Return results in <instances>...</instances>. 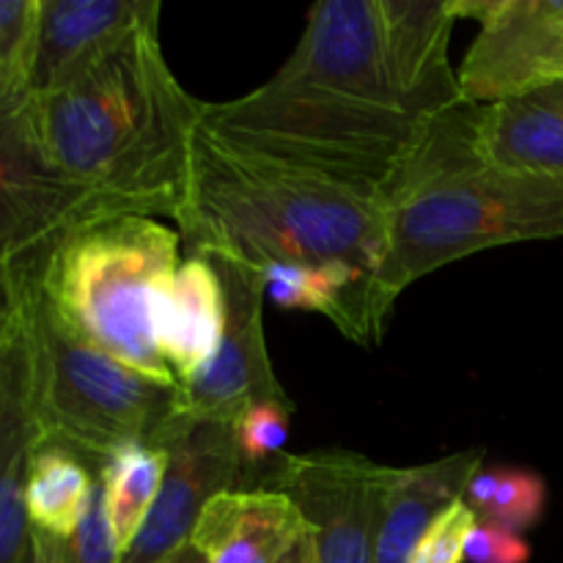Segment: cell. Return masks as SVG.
<instances>
[{
    "instance_id": "cell-26",
    "label": "cell",
    "mask_w": 563,
    "mask_h": 563,
    "mask_svg": "<svg viewBox=\"0 0 563 563\" xmlns=\"http://www.w3.org/2000/svg\"><path fill=\"white\" fill-rule=\"evenodd\" d=\"M22 295H25V267L0 264V346L20 319Z\"/></svg>"
},
{
    "instance_id": "cell-20",
    "label": "cell",
    "mask_w": 563,
    "mask_h": 563,
    "mask_svg": "<svg viewBox=\"0 0 563 563\" xmlns=\"http://www.w3.org/2000/svg\"><path fill=\"white\" fill-rule=\"evenodd\" d=\"M465 500L478 520L498 522L526 533L537 526L548 506V484L528 467H478L465 489Z\"/></svg>"
},
{
    "instance_id": "cell-11",
    "label": "cell",
    "mask_w": 563,
    "mask_h": 563,
    "mask_svg": "<svg viewBox=\"0 0 563 563\" xmlns=\"http://www.w3.org/2000/svg\"><path fill=\"white\" fill-rule=\"evenodd\" d=\"M225 291V330L212 361L179 385L176 410L192 421L234 423L253 405L284 401L289 394L275 377L264 339L262 273L229 258H214Z\"/></svg>"
},
{
    "instance_id": "cell-21",
    "label": "cell",
    "mask_w": 563,
    "mask_h": 563,
    "mask_svg": "<svg viewBox=\"0 0 563 563\" xmlns=\"http://www.w3.org/2000/svg\"><path fill=\"white\" fill-rule=\"evenodd\" d=\"M38 0H0V110L31 97Z\"/></svg>"
},
{
    "instance_id": "cell-7",
    "label": "cell",
    "mask_w": 563,
    "mask_h": 563,
    "mask_svg": "<svg viewBox=\"0 0 563 563\" xmlns=\"http://www.w3.org/2000/svg\"><path fill=\"white\" fill-rule=\"evenodd\" d=\"M25 104L0 110V264L14 267H33L80 225L115 218L47 157Z\"/></svg>"
},
{
    "instance_id": "cell-15",
    "label": "cell",
    "mask_w": 563,
    "mask_h": 563,
    "mask_svg": "<svg viewBox=\"0 0 563 563\" xmlns=\"http://www.w3.org/2000/svg\"><path fill=\"white\" fill-rule=\"evenodd\" d=\"M152 330L176 385L212 361L225 330V291L212 256L190 253L165 278L154 297Z\"/></svg>"
},
{
    "instance_id": "cell-12",
    "label": "cell",
    "mask_w": 563,
    "mask_h": 563,
    "mask_svg": "<svg viewBox=\"0 0 563 563\" xmlns=\"http://www.w3.org/2000/svg\"><path fill=\"white\" fill-rule=\"evenodd\" d=\"M159 0H38L31 97L75 82L141 27L159 22Z\"/></svg>"
},
{
    "instance_id": "cell-22",
    "label": "cell",
    "mask_w": 563,
    "mask_h": 563,
    "mask_svg": "<svg viewBox=\"0 0 563 563\" xmlns=\"http://www.w3.org/2000/svg\"><path fill=\"white\" fill-rule=\"evenodd\" d=\"M291 416H295V405L262 401V405H253L251 410H245L231 423L236 451H240L242 465L251 476V487H258V476H262L264 467L275 456L284 454V445L291 432Z\"/></svg>"
},
{
    "instance_id": "cell-27",
    "label": "cell",
    "mask_w": 563,
    "mask_h": 563,
    "mask_svg": "<svg viewBox=\"0 0 563 563\" xmlns=\"http://www.w3.org/2000/svg\"><path fill=\"white\" fill-rule=\"evenodd\" d=\"M27 563H55L53 555V542L42 533H33V544H31V561Z\"/></svg>"
},
{
    "instance_id": "cell-6",
    "label": "cell",
    "mask_w": 563,
    "mask_h": 563,
    "mask_svg": "<svg viewBox=\"0 0 563 563\" xmlns=\"http://www.w3.org/2000/svg\"><path fill=\"white\" fill-rule=\"evenodd\" d=\"M22 313L38 438L77 451L97 471L121 445L157 443L179 412V385L154 383L69 333L44 306L31 267H25Z\"/></svg>"
},
{
    "instance_id": "cell-5",
    "label": "cell",
    "mask_w": 563,
    "mask_h": 563,
    "mask_svg": "<svg viewBox=\"0 0 563 563\" xmlns=\"http://www.w3.org/2000/svg\"><path fill=\"white\" fill-rule=\"evenodd\" d=\"M181 234L143 214L80 225L31 267L44 306L77 339L143 377L176 385L154 344L152 308L179 267Z\"/></svg>"
},
{
    "instance_id": "cell-16",
    "label": "cell",
    "mask_w": 563,
    "mask_h": 563,
    "mask_svg": "<svg viewBox=\"0 0 563 563\" xmlns=\"http://www.w3.org/2000/svg\"><path fill=\"white\" fill-rule=\"evenodd\" d=\"M484 456V449H467L416 467H396L379 517L374 563H410L432 522L465 498Z\"/></svg>"
},
{
    "instance_id": "cell-2",
    "label": "cell",
    "mask_w": 563,
    "mask_h": 563,
    "mask_svg": "<svg viewBox=\"0 0 563 563\" xmlns=\"http://www.w3.org/2000/svg\"><path fill=\"white\" fill-rule=\"evenodd\" d=\"M25 108L47 157L110 212L176 220L203 102L165 60L159 22L69 86L27 97Z\"/></svg>"
},
{
    "instance_id": "cell-3",
    "label": "cell",
    "mask_w": 563,
    "mask_h": 563,
    "mask_svg": "<svg viewBox=\"0 0 563 563\" xmlns=\"http://www.w3.org/2000/svg\"><path fill=\"white\" fill-rule=\"evenodd\" d=\"M176 225L190 253L256 273L341 262L372 275L374 289L388 253L383 198L231 146L201 124Z\"/></svg>"
},
{
    "instance_id": "cell-13",
    "label": "cell",
    "mask_w": 563,
    "mask_h": 563,
    "mask_svg": "<svg viewBox=\"0 0 563 563\" xmlns=\"http://www.w3.org/2000/svg\"><path fill=\"white\" fill-rule=\"evenodd\" d=\"M313 537L295 498L280 489H229L203 506L190 544L207 563H284Z\"/></svg>"
},
{
    "instance_id": "cell-25",
    "label": "cell",
    "mask_w": 563,
    "mask_h": 563,
    "mask_svg": "<svg viewBox=\"0 0 563 563\" xmlns=\"http://www.w3.org/2000/svg\"><path fill=\"white\" fill-rule=\"evenodd\" d=\"M465 561L467 563H528L531 561V544L522 539V533L509 531V528L498 526V522L476 520L465 539Z\"/></svg>"
},
{
    "instance_id": "cell-8",
    "label": "cell",
    "mask_w": 563,
    "mask_h": 563,
    "mask_svg": "<svg viewBox=\"0 0 563 563\" xmlns=\"http://www.w3.org/2000/svg\"><path fill=\"white\" fill-rule=\"evenodd\" d=\"M394 471L344 449L280 454L264 467L258 487L295 498L313 526L317 563H374Z\"/></svg>"
},
{
    "instance_id": "cell-4",
    "label": "cell",
    "mask_w": 563,
    "mask_h": 563,
    "mask_svg": "<svg viewBox=\"0 0 563 563\" xmlns=\"http://www.w3.org/2000/svg\"><path fill=\"white\" fill-rule=\"evenodd\" d=\"M478 104L451 108L383 196L388 253L377 306L388 322L407 286L489 247L563 236V179L487 163L476 146Z\"/></svg>"
},
{
    "instance_id": "cell-10",
    "label": "cell",
    "mask_w": 563,
    "mask_h": 563,
    "mask_svg": "<svg viewBox=\"0 0 563 563\" xmlns=\"http://www.w3.org/2000/svg\"><path fill=\"white\" fill-rule=\"evenodd\" d=\"M154 449L165 451V478L141 533L121 563H165L174 559L201 517L203 506L229 489H251L236 451L234 429L220 421H192L176 412Z\"/></svg>"
},
{
    "instance_id": "cell-18",
    "label": "cell",
    "mask_w": 563,
    "mask_h": 563,
    "mask_svg": "<svg viewBox=\"0 0 563 563\" xmlns=\"http://www.w3.org/2000/svg\"><path fill=\"white\" fill-rule=\"evenodd\" d=\"M97 487V467L66 445L42 440L31 449L25 478V506L33 533L60 539L69 537L86 517Z\"/></svg>"
},
{
    "instance_id": "cell-9",
    "label": "cell",
    "mask_w": 563,
    "mask_h": 563,
    "mask_svg": "<svg viewBox=\"0 0 563 563\" xmlns=\"http://www.w3.org/2000/svg\"><path fill=\"white\" fill-rule=\"evenodd\" d=\"M451 11L478 22L456 71L462 102L495 104L563 80V0H451Z\"/></svg>"
},
{
    "instance_id": "cell-1",
    "label": "cell",
    "mask_w": 563,
    "mask_h": 563,
    "mask_svg": "<svg viewBox=\"0 0 563 563\" xmlns=\"http://www.w3.org/2000/svg\"><path fill=\"white\" fill-rule=\"evenodd\" d=\"M451 0H322L278 71L203 102L220 141L383 198L432 126L462 102Z\"/></svg>"
},
{
    "instance_id": "cell-17",
    "label": "cell",
    "mask_w": 563,
    "mask_h": 563,
    "mask_svg": "<svg viewBox=\"0 0 563 563\" xmlns=\"http://www.w3.org/2000/svg\"><path fill=\"white\" fill-rule=\"evenodd\" d=\"M476 146L498 168L563 179V80L526 97L478 104Z\"/></svg>"
},
{
    "instance_id": "cell-14",
    "label": "cell",
    "mask_w": 563,
    "mask_h": 563,
    "mask_svg": "<svg viewBox=\"0 0 563 563\" xmlns=\"http://www.w3.org/2000/svg\"><path fill=\"white\" fill-rule=\"evenodd\" d=\"M36 434L31 341L25 313H20L0 346V563L31 561L25 478Z\"/></svg>"
},
{
    "instance_id": "cell-28",
    "label": "cell",
    "mask_w": 563,
    "mask_h": 563,
    "mask_svg": "<svg viewBox=\"0 0 563 563\" xmlns=\"http://www.w3.org/2000/svg\"><path fill=\"white\" fill-rule=\"evenodd\" d=\"M165 563H207V559H203V555L198 553L192 544H185V548H181L174 559H168Z\"/></svg>"
},
{
    "instance_id": "cell-24",
    "label": "cell",
    "mask_w": 563,
    "mask_h": 563,
    "mask_svg": "<svg viewBox=\"0 0 563 563\" xmlns=\"http://www.w3.org/2000/svg\"><path fill=\"white\" fill-rule=\"evenodd\" d=\"M476 520L478 517L473 515L471 506L456 500L432 522L410 563H465V539Z\"/></svg>"
},
{
    "instance_id": "cell-19",
    "label": "cell",
    "mask_w": 563,
    "mask_h": 563,
    "mask_svg": "<svg viewBox=\"0 0 563 563\" xmlns=\"http://www.w3.org/2000/svg\"><path fill=\"white\" fill-rule=\"evenodd\" d=\"M165 465H168L165 451L148 443L121 445L99 465L97 476L104 489L110 526H113L115 539H119L124 553L135 542L154 500H157L165 478Z\"/></svg>"
},
{
    "instance_id": "cell-23",
    "label": "cell",
    "mask_w": 563,
    "mask_h": 563,
    "mask_svg": "<svg viewBox=\"0 0 563 563\" xmlns=\"http://www.w3.org/2000/svg\"><path fill=\"white\" fill-rule=\"evenodd\" d=\"M49 542H53L55 563H121L124 550H121L113 526H110L99 476L97 487H93V498L80 526L60 542H55V539H49Z\"/></svg>"
}]
</instances>
